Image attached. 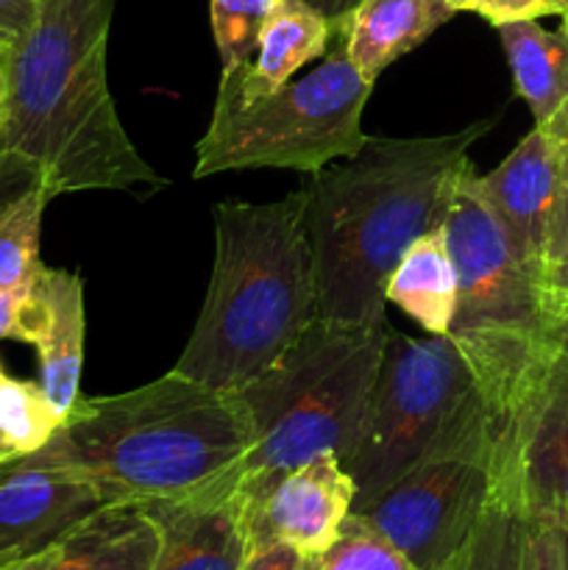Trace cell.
Returning a JSON list of instances; mask_svg holds the SVG:
<instances>
[{"instance_id": "cell-27", "label": "cell", "mask_w": 568, "mask_h": 570, "mask_svg": "<svg viewBox=\"0 0 568 570\" xmlns=\"http://www.w3.org/2000/svg\"><path fill=\"white\" fill-rule=\"evenodd\" d=\"M540 126L549 128V134L557 142V159H560V198H557L555 226H551L549 243V267L560 259L562 250L568 248V100ZM546 267V271H549Z\"/></svg>"}, {"instance_id": "cell-30", "label": "cell", "mask_w": 568, "mask_h": 570, "mask_svg": "<svg viewBox=\"0 0 568 570\" xmlns=\"http://www.w3.org/2000/svg\"><path fill=\"white\" fill-rule=\"evenodd\" d=\"M312 557H304L301 551L290 549L284 543H271L254 549L245 560L243 570H310Z\"/></svg>"}, {"instance_id": "cell-33", "label": "cell", "mask_w": 568, "mask_h": 570, "mask_svg": "<svg viewBox=\"0 0 568 570\" xmlns=\"http://www.w3.org/2000/svg\"><path fill=\"white\" fill-rule=\"evenodd\" d=\"M304 3L321 11V14L326 17L334 28H337L340 22H343L345 17L356 9V3H360V0H304Z\"/></svg>"}, {"instance_id": "cell-39", "label": "cell", "mask_w": 568, "mask_h": 570, "mask_svg": "<svg viewBox=\"0 0 568 570\" xmlns=\"http://www.w3.org/2000/svg\"><path fill=\"white\" fill-rule=\"evenodd\" d=\"M562 20H568V14H566V17H562Z\"/></svg>"}, {"instance_id": "cell-24", "label": "cell", "mask_w": 568, "mask_h": 570, "mask_svg": "<svg viewBox=\"0 0 568 570\" xmlns=\"http://www.w3.org/2000/svg\"><path fill=\"white\" fill-rule=\"evenodd\" d=\"M310 570H418L401 554L399 549L388 543L382 534L373 532L368 523L351 512L349 521L340 529V538L323 551L321 557H312Z\"/></svg>"}, {"instance_id": "cell-19", "label": "cell", "mask_w": 568, "mask_h": 570, "mask_svg": "<svg viewBox=\"0 0 568 570\" xmlns=\"http://www.w3.org/2000/svg\"><path fill=\"white\" fill-rule=\"evenodd\" d=\"M496 31L516 95L529 106L535 126H540L568 100V20L560 28H543L538 20L507 22Z\"/></svg>"}, {"instance_id": "cell-5", "label": "cell", "mask_w": 568, "mask_h": 570, "mask_svg": "<svg viewBox=\"0 0 568 570\" xmlns=\"http://www.w3.org/2000/svg\"><path fill=\"white\" fill-rule=\"evenodd\" d=\"M388 332V317L376 323L315 317L267 371L234 390L251 421V449L234 473L239 510L317 456L334 454L345 462L354 454Z\"/></svg>"}, {"instance_id": "cell-34", "label": "cell", "mask_w": 568, "mask_h": 570, "mask_svg": "<svg viewBox=\"0 0 568 570\" xmlns=\"http://www.w3.org/2000/svg\"><path fill=\"white\" fill-rule=\"evenodd\" d=\"M9 53L11 45L6 39H0V98L6 100V76H9Z\"/></svg>"}, {"instance_id": "cell-15", "label": "cell", "mask_w": 568, "mask_h": 570, "mask_svg": "<svg viewBox=\"0 0 568 570\" xmlns=\"http://www.w3.org/2000/svg\"><path fill=\"white\" fill-rule=\"evenodd\" d=\"M145 510L159 523V554L150 570H243L248 560V534L234 488Z\"/></svg>"}, {"instance_id": "cell-9", "label": "cell", "mask_w": 568, "mask_h": 570, "mask_svg": "<svg viewBox=\"0 0 568 570\" xmlns=\"http://www.w3.org/2000/svg\"><path fill=\"white\" fill-rule=\"evenodd\" d=\"M499 429L477 404L427 456L354 512L418 570H443L471 540L499 479Z\"/></svg>"}, {"instance_id": "cell-28", "label": "cell", "mask_w": 568, "mask_h": 570, "mask_svg": "<svg viewBox=\"0 0 568 570\" xmlns=\"http://www.w3.org/2000/svg\"><path fill=\"white\" fill-rule=\"evenodd\" d=\"M527 570H568V527L527 521Z\"/></svg>"}, {"instance_id": "cell-37", "label": "cell", "mask_w": 568, "mask_h": 570, "mask_svg": "<svg viewBox=\"0 0 568 570\" xmlns=\"http://www.w3.org/2000/svg\"><path fill=\"white\" fill-rule=\"evenodd\" d=\"M451 3H454V6H457V11H460V3H462V0H451Z\"/></svg>"}, {"instance_id": "cell-21", "label": "cell", "mask_w": 568, "mask_h": 570, "mask_svg": "<svg viewBox=\"0 0 568 570\" xmlns=\"http://www.w3.org/2000/svg\"><path fill=\"white\" fill-rule=\"evenodd\" d=\"M443 570H527V518L496 490L471 540Z\"/></svg>"}, {"instance_id": "cell-6", "label": "cell", "mask_w": 568, "mask_h": 570, "mask_svg": "<svg viewBox=\"0 0 568 570\" xmlns=\"http://www.w3.org/2000/svg\"><path fill=\"white\" fill-rule=\"evenodd\" d=\"M473 165L451 187L443 237L457 271L449 337L473 365L499 438L518 393L560 332V306L527 265L473 184Z\"/></svg>"}, {"instance_id": "cell-13", "label": "cell", "mask_w": 568, "mask_h": 570, "mask_svg": "<svg viewBox=\"0 0 568 570\" xmlns=\"http://www.w3.org/2000/svg\"><path fill=\"white\" fill-rule=\"evenodd\" d=\"M104 504V495L67 468L33 456L0 460V566L45 549Z\"/></svg>"}, {"instance_id": "cell-20", "label": "cell", "mask_w": 568, "mask_h": 570, "mask_svg": "<svg viewBox=\"0 0 568 570\" xmlns=\"http://www.w3.org/2000/svg\"><path fill=\"white\" fill-rule=\"evenodd\" d=\"M384 298L410 315L427 334H449L457 306V271L443 226L423 234L404 250Z\"/></svg>"}, {"instance_id": "cell-14", "label": "cell", "mask_w": 568, "mask_h": 570, "mask_svg": "<svg viewBox=\"0 0 568 570\" xmlns=\"http://www.w3.org/2000/svg\"><path fill=\"white\" fill-rule=\"evenodd\" d=\"M159 554V523L139 504H104L45 549L0 570H150Z\"/></svg>"}, {"instance_id": "cell-22", "label": "cell", "mask_w": 568, "mask_h": 570, "mask_svg": "<svg viewBox=\"0 0 568 570\" xmlns=\"http://www.w3.org/2000/svg\"><path fill=\"white\" fill-rule=\"evenodd\" d=\"M65 417L56 412L42 384L0 379V460L28 456L42 449Z\"/></svg>"}, {"instance_id": "cell-10", "label": "cell", "mask_w": 568, "mask_h": 570, "mask_svg": "<svg viewBox=\"0 0 568 570\" xmlns=\"http://www.w3.org/2000/svg\"><path fill=\"white\" fill-rule=\"evenodd\" d=\"M496 490L527 521L568 527V332H560L518 393L499 438Z\"/></svg>"}, {"instance_id": "cell-8", "label": "cell", "mask_w": 568, "mask_h": 570, "mask_svg": "<svg viewBox=\"0 0 568 570\" xmlns=\"http://www.w3.org/2000/svg\"><path fill=\"white\" fill-rule=\"evenodd\" d=\"M482 401L477 371L449 334L410 337L390 328L360 440L343 462L356 484L354 512L399 482Z\"/></svg>"}, {"instance_id": "cell-25", "label": "cell", "mask_w": 568, "mask_h": 570, "mask_svg": "<svg viewBox=\"0 0 568 570\" xmlns=\"http://www.w3.org/2000/svg\"><path fill=\"white\" fill-rule=\"evenodd\" d=\"M273 0H209L212 37L221 53V70L254 59L259 28Z\"/></svg>"}, {"instance_id": "cell-12", "label": "cell", "mask_w": 568, "mask_h": 570, "mask_svg": "<svg viewBox=\"0 0 568 570\" xmlns=\"http://www.w3.org/2000/svg\"><path fill=\"white\" fill-rule=\"evenodd\" d=\"M473 184L516 254L546 278L551 226L560 198V159L549 128L535 126L499 167L484 176L473 173Z\"/></svg>"}, {"instance_id": "cell-29", "label": "cell", "mask_w": 568, "mask_h": 570, "mask_svg": "<svg viewBox=\"0 0 568 570\" xmlns=\"http://www.w3.org/2000/svg\"><path fill=\"white\" fill-rule=\"evenodd\" d=\"M39 187H42V170L37 161L17 150H0V217Z\"/></svg>"}, {"instance_id": "cell-18", "label": "cell", "mask_w": 568, "mask_h": 570, "mask_svg": "<svg viewBox=\"0 0 568 570\" xmlns=\"http://www.w3.org/2000/svg\"><path fill=\"white\" fill-rule=\"evenodd\" d=\"M334 39V26L304 0H273L259 28L254 59L232 67L245 87L265 92L293 81L306 61L323 59Z\"/></svg>"}, {"instance_id": "cell-36", "label": "cell", "mask_w": 568, "mask_h": 570, "mask_svg": "<svg viewBox=\"0 0 568 570\" xmlns=\"http://www.w3.org/2000/svg\"><path fill=\"white\" fill-rule=\"evenodd\" d=\"M3 115H6V100L0 98V128H3Z\"/></svg>"}, {"instance_id": "cell-38", "label": "cell", "mask_w": 568, "mask_h": 570, "mask_svg": "<svg viewBox=\"0 0 568 570\" xmlns=\"http://www.w3.org/2000/svg\"><path fill=\"white\" fill-rule=\"evenodd\" d=\"M6 376V373H3V365H0V379H3Z\"/></svg>"}, {"instance_id": "cell-3", "label": "cell", "mask_w": 568, "mask_h": 570, "mask_svg": "<svg viewBox=\"0 0 568 570\" xmlns=\"http://www.w3.org/2000/svg\"><path fill=\"white\" fill-rule=\"evenodd\" d=\"M251 449L237 393L170 371L120 395L78 399L33 460L87 479L106 504H173L234 488Z\"/></svg>"}, {"instance_id": "cell-35", "label": "cell", "mask_w": 568, "mask_h": 570, "mask_svg": "<svg viewBox=\"0 0 568 570\" xmlns=\"http://www.w3.org/2000/svg\"><path fill=\"white\" fill-rule=\"evenodd\" d=\"M560 321H562V326H566V332H568V304L560 306Z\"/></svg>"}, {"instance_id": "cell-31", "label": "cell", "mask_w": 568, "mask_h": 570, "mask_svg": "<svg viewBox=\"0 0 568 570\" xmlns=\"http://www.w3.org/2000/svg\"><path fill=\"white\" fill-rule=\"evenodd\" d=\"M42 0H0V39L17 45L31 28Z\"/></svg>"}, {"instance_id": "cell-7", "label": "cell", "mask_w": 568, "mask_h": 570, "mask_svg": "<svg viewBox=\"0 0 568 570\" xmlns=\"http://www.w3.org/2000/svg\"><path fill=\"white\" fill-rule=\"evenodd\" d=\"M334 39L315 70L265 92L245 87L237 70H221L212 122L195 145V181L256 167L312 176L365 145L362 111L373 83Z\"/></svg>"}, {"instance_id": "cell-2", "label": "cell", "mask_w": 568, "mask_h": 570, "mask_svg": "<svg viewBox=\"0 0 568 570\" xmlns=\"http://www.w3.org/2000/svg\"><path fill=\"white\" fill-rule=\"evenodd\" d=\"M117 0H42L9 53L0 150L37 161L48 198L150 193L165 178L139 156L109 89Z\"/></svg>"}, {"instance_id": "cell-4", "label": "cell", "mask_w": 568, "mask_h": 570, "mask_svg": "<svg viewBox=\"0 0 568 570\" xmlns=\"http://www.w3.org/2000/svg\"><path fill=\"white\" fill-rule=\"evenodd\" d=\"M304 189L215 206V262L204 306L170 371L234 393L273 365L317 317Z\"/></svg>"}, {"instance_id": "cell-11", "label": "cell", "mask_w": 568, "mask_h": 570, "mask_svg": "<svg viewBox=\"0 0 568 570\" xmlns=\"http://www.w3.org/2000/svg\"><path fill=\"white\" fill-rule=\"evenodd\" d=\"M356 484L340 456L326 454L284 473L259 501L245 507L248 549L284 543L304 557H321L354 512Z\"/></svg>"}, {"instance_id": "cell-1", "label": "cell", "mask_w": 568, "mask_h": 570, "mask_svg": "<svg viewBox=\"0 0 568 570\" xmlns=\"http://www.w3.org/2000/svg\"><path fill=\"white\" fill-rule=\"evenodd\" d=\"M490 126L479 120L438 137H368L354 156L312 173L301 189L317 317L384 321L395 265L415 239L443 226L468 148Z\"/></svg>"}, {"instance_id": "cell-32", "label": "cell", "mask_w": 568, "mask_h": 570, "mask_svg": "<svg viewBox=\"0 0 568 570\" xmlns=\"http://www.w3.org/2000/svg\"><path fill=\"white\" fill-rule=\"evenodd\" d=\"M546 287H549L557 306L568 304V248L562 250L560 259L546 271Z\"/></svg>"}, {"instance_id": "cell-16", "label": "cell", "mask_w": 568, "mask_h": 570, "mask_svg": "<svg viewBox=\"0 0 568 570\" xmlns=\"http://www.w3.org/2000/svg\"><path fill=\"white\" fill-rule=\"evenodd\" d=\"M454 14L451 0H360L334 37L345 42L360 76L376 83L393 61L427 42Z\"/></svg>"}, {"instance_id": "cell-17", "label": "cell", "mask_w": 568, "mask_h": 570, "mask_svg": "<svg viewBox=\"0 0 568 570\" xmlns=\"http://www.w3.org/2000/svg\"><path fill=\"white\" fill-rule=\"evenodd\" d=\"M37 293L45 301V326L39 334V373L42 390L61 417L70 415L81 399L84 337H87V309H84V282L78 273L42 267L37 276Z\"/></svg>"}, {"instance_id": "cell-23", "label": "cell", "mask_w": 568, "mask_h": 570, "mask_svg": "<svg viewBox=\"0 0 568 570\" xmlns=\"http://www.w3.org/2000/svg\"><path fill=\"white\" fill-rule=\"evenodd\" d=\"M48 204V193L39 187L0 217V289H28L42 273L39 237Z\"/></svg>"}, {"instance_id": "cell-26", "label": "cell", "mask_w": 568, "mask_h": 570, "mask_svg": "<svg viewBox=\"0 0 568 570\" xmlns=\"http://www.w3.org/2000/svg\"><path fill=\"white\" fill-rule=\"evenodd\" d=\"M460 11H473L490 26L540 20V17H566L568 0H462Z\"/></svg>"}]
</instances>
